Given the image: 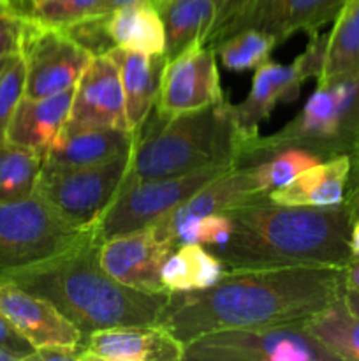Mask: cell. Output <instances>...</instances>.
Returning <instances> with one entry per match:
<instances>
[{"label": "cell", "instance_id": "cell-7", "mask_svg": "<svg viewBox=\"0 0 359 361\" xmlns=\"http://www.w3.org/2000/svg\"><path fill=\"white\" fill-rule=\"evenodd\" d=\"M187 361H336L306 321L211 331L183 345Z\"/></svg>", "mask_w": 359, "mask_h": 361}, {"label": "cell", "instance_id": "cell-14", "mask_svg": "<svg viewBox=\"0 0 359 361\" xmlns=\"http://www.w3.org/2000/svg\"><path fill=\"white\" fill-rule=\"evenodd\" d=\"M183 344L162 324H132L84 337L77 361H180Z\"/></svg>", "mask_w": 359, "mask_h": 361}, {"label": "cell", "instance_id": "cell-35", "mask_svg": "<svg viewBox=\"0 0 359 361\" xmlns=\"http://www.w3.org/2000/svg\"><path fill=\"white\" fill-rule=\"evenodd\" d=\"M0 349L13 355L16 361H30L35 353L34 345L14 328L2 310H0Z\"/></svg>", "mask_w": 359, "mask_h": 361}, {"label": "cell", "instance_id": "cell-26", "mask_svg": "<svg viewBox=\"0 0 359 361\" xmlns=\"http://www.w3.org/2000/svg\"><path fill=\"white\" fill-rule=\"evenodd\" d=\"M42 164V152L0 137V203L34 196Z\"/></svg>", "mask_w": 359, "mask_h": 361}, {"label": "cell", "instance_id": "cell-6", "mask_svg": "<svg viewBox=\"0 0 359 361\" xmlns=\"http://www.w3.org/2000/svg\"><path fill=\"white\" fill-rule=\"evenodd\" d=\"M94 236V228L70 224L37 192L0 203V282L70 252Z\"/></svg>", "mask_w": 359, "mask_h": 361}, {"label": "cell", "instance_id": "cell-29", "mask_svg": "<svg viewBox=\"0 0 359 361\" xmlns=\"http://www.w3.org/2000/svg\"><path fill=\"white\" fill-rule=\"evenodd\" d=\"M278 39L259 28H241L213 46L222 67L231 73L256 71L267 62Z\"/></svg>", "mask_w": 359, "mask_h": 361}, {"label": "cell", "instance_id": "cell-8", "mask_svg": "<svg viewBox=\"0 0 359 361\" xmlns=\"http://www.w3.org/2000/svg\"><path fill=\"white\" fill-rule=\"evenodd\" d=\"M232 168H238V164L208 166L169 178L122 183L115 200L95 222V240L102 243L113 236L157 224L189 197L199 192L206 183L231 171Z\"/></svg>", "mask_w": 359, "mask_h": 361}, {"label": "cell", "instance_id": "cell-45", "mask_svg": "<svg viewBox=\"0 0 359 361\" xmlns=\"http://www.w3.org/2000/svg\"><path fill=\"white\" fill-rule=\"evenodd\" d=\"M0 361H16V358H14L13 355H9V353H6L0 349Z\"/></svg>", "mask_w": 359, "mask_h": 361}, {"label": "cell", "instance_id": "cell-13", "mask_svg": "<svg viewBox=\"0 0 359 361\" xmlns=\"http://www.w3.org/2000/svg\"><path fill=\"white\" fill-rule=\"evenodd\" d=\"M345 2L347 0H252L211 46L241 28H259L275 35L278 42L298 32L313 35L334 21Z\"/></svg>", "mask_w": 359, "mask_h": 361}, {"label": "cell", "instance_id": "cell-37", "mask_svg": "<svg viewBox=\"0 0 359 361\" xmlns=\"http://www.w3.org/2000/svg\"><path fill=\"white\" fill-rule=\"evenodd\" d=\"M81 345H46L35 349L30 361H77Z\"/></svg>", "mask_w": 359, "mask_h": 361}, {"label": "cell", "instance_id": "cell-20", "mask_svg": "<svg viewBox=\"0 0 359 361\" xmlns=\"http://www.w3.org/2000/svg\"><path fill=\"white\" fill-rule=\"evenodd\" d=\"M351 168V155L324 159L296 175L289 183L271 190L267 197L275 203L296 207H340L345 203Z\"/></svg>", "mask_w": 359, "mask_h": 361}, {"label": "cell", "instance_id": "cell-10", "mask_svg": "<svg viewBox=\"0 0 359 361\" xmlns=\"http://www.w3.org/2000/svg\"><path fill=\"white\" fill-rule=\"evenodd\" d=\"M20 55L25 62V97L39 99L76 87L92 55L62 28L23 18Z\"/></svg>", "mask_w": 359, "mask_h": 361}, {"label": "cell", "instance_id": "cell-4", "mask_svg": "<svg viewBox=\"0 0 359 361\" xmlns=\"http://www.w3.org/2000/svg\"><path fill=\"white\" fill-rule=\"evenodd\" d=\"M259 136H248L239 127L234 106L227 101L171 118L153 115V123L136 130L122 183L169 178L217 164L239 166Z\"/></svg>", "mask_w": 359, "mask_h": 361}, {"label": "cell", "instance_id": "cell-23", "mask_svg": "<svg viewBox=\"0 0 359 361\" xmlns=\"http://www.w3.org/2000/svg\"><path fill=\"white\" fill-rule=\"evenodd\" d=\"M155 7L164 23L168 60L192 46L208 44L217 21L213 0H160Z\"/></svg>", "mask_w": 359, "mask_h": 361}, {"label": "cell", "instance_id": "cell-30", "mask_svg": "<svg viewBox=\"0 0 359 361\" xmlns=\"http://www.w3.org/2000/svg\"><path fill=\"white\" fill-rule=\"evenodd\" d=\"M324 159L301 147H282L257 154L246 166H252L260 189L266 194L291 182L296 175L319 164Z\"/></svg>", "mask_w": 359, "mask_h": 361}, {"label": "cell", "instance_id": "cell-31", "mask_svg": "<svg viewBox=\"0 0 359 361\" xmlns=\"http://www.w3.org/2000/svg\"><path fill=\"white\" fill-rule=\"evenodd\" d=\"M102 0H9L7 6L18 16L48 27L67 23L97 13Z\"/></svg>", "mask_w": 359, "mask_h": 361}, {"label": "cell", "instance_id": "cell-1", "mask_svg": "<svg viewBox=\"0 0 359 361\" xmlns=\"http://www.w3.org/2000/svg\"><path fill=\"white\" fill-rule=\"evenodd\" d=\"M345 268L227 270L211 288L169 295L158 324L185 345L211 331L308 321L344 296Z\"/></svg>", "mask_w": 359, "mask_h": 361}, {"label": "cell", "instance_id": "cell-46", "mask_svg": "<svg viewBox=\"0 0 359 361\" xmlns=\"http://www.w3.org/2000/svg\"><path fill=\"white\" fill-rule=\"evenodd\" d=\"M9 2V0H0V4H7Z\"/></svg>", "mask_w": 359, "mask_h": 361}, {"label": "cell", "instance_id": "cell-18", "mask_svg": "<svg viewBox=\"0 0 359 361\" xmlns=\"http://www.w3.org/2000/svg\"><path fill=\"white\" fill-rule=\"evenodd\" d=\"M306 80H310V73L299 55L289 66L267 60L257 67L248 95L238 104H232L239 127L248 136H259L260 122L266 120L280 102L289 104L298 101Z\"/></svg>", "mask_w": 359, "mask_h": 361}, {"label": "cell", "instance_id": "cell-27", "mask_svg": "<svg viewBox=\"0 0 359 361\" xmlns=\"http://www.w3.org/2000/svg\"><path fill=\"white\" fill-rule=\"evenodd\" d=\"M359 67V0H347L326 34L322 73L319 80Z\"/></svg>", "mask_w": 359, "mask_h": 361}, {"label": "cell", "instance_id": "cell-24", "mask_svg": "<svg viewBox=\"0 0 359 361\" xmlns=\"http://www.w3.org/2000/svg\"><path fill=\"white\" fill-rule=\"evenodd\" d=\"M220 257L201 243H178L162 264L160 281L168 295L211 288L225 275Z\"/></svg>", "mask_w": 359, "mask_h": 361}, {"label": "cell", "instance_id": "cell-12", "mask_svg": "<svg viewBox=\"0 0 359 361\" xmlns=\"http://www.w3.org/2000/svg\"><path fill=\"white\" fill-rule=\"evenodd\" d=\"M175 250L157 236L151 226L113 236L99 245V263L106 274L127 288L143 293H165L162 288V264Z\"/></svg>", "mask_w": 359, "mask_h": 361}, {"label": "cell", "instance_id": "cell-3", "mask_svg": "<svg viewBox=\"0 0 359 361\" xmlns=\"http://www.w3.org/2000/svg\"><path fill=\"white\" fill-rule=\"evenodd\" d=\"M95 236L77 249L14 275L9 282L48 300L67 321L88 337L106 328L158 324L168 293L127 288L99 263Z\"/></svg>", "mask_w": 359, "mask_h": 361}, {"label": "cell", "instance_id": "cell-42", "mask_svg": "<svg viewBox=\"0 0 359 361\" xmlns=\"http://www.w3.org/2000/svg\"><path fill=\"white\" fill-rule=\"evenodd\" d=\"M348 243H351L352 257H359V219L352 221L351 238H348Z\"/></svg>", "mask_w": 359, "mask_h": 361}, {"label": "cell", "instance_id": "cell-28", "mask_svg": "<svg viewBox=\"0 0 359 361\" xmlns=\"http://www.w3.org/2000/svg\"><path fill=\"white\" fill-rule=\"evenodd\" d=\"M306 328L338 360L359 361V316L347 309L344 296L310 317Z\"/></svg>", "mask_w": 359, "mask_h": 361}, {"label": "cell", "instance_id": "cell-5", "mask_svg": "<svg viewBox=\"0 0 359 361\" xmlns=\"http://www.w3.org/2000/svg\"><path fill=\"white\" fill-rule=\"evenodd\" d=\"M359 140V67L317 80L301 111L271 136H259L241 164L257 154L282 147H301L322 159L352 155Z\"/></svg>", "mask_w": 359, "mask_h": 361}, {"label": "cell", "instance_id": "cell-33", "mask_svg": "<svg viewBox=\"0 0 359 361\" xmlns=\"http://www.w3.org/2000/svg\"><path fill=\"white\" fill-rule=\"evenodd\" d=\"M25 95V62L18 53L0 76V137H6L11 118Z\"/></svg>", "mask_w": 359, "mask_h": 361}, {"label": "cell", "instance_id": "cell-19", "mask_svg": "<svg viewBox=\"0 0 359 361\" xmlns=\"http://www.w3.org/2000/svg\"><path fill=\"white\" fill-rule=\"evenodd\" d=\"M136 133L118 127L77 126L65 122L44 154V162L56 166H94L129 154Z\"/></svg>", "mask_w": 359, "mask_h": 361}, {"label": "cell", "instance_id": "cell-9", "mask_svg": "<svg viewBox=\"0 0 359 361\" xmlns=\"http://www.w3.org/2000/svg\"><path fill=\"white\" fill-rule=\"evenodd\" d=\"M132 152L94 166L42 164L35 192L77 228H94L122 187Z\"/></svg>", "mask_w": 359, "mask_h": 361}, {"label": "cell", "instance_id": "cell-40", "mask_svg": "<svg viewBox=\"0 0 359 361\" xmlns=\"http://www.w3.org/2000/svg\"><path fill=\"white\" fill-rule=\"evenodd\" d=\"M351 162H352V168H351V178H348V185H347V194L348 192H354V190L359 189V140L358 145H355L354 152L351 155ZM345 194V196H347Z\"/></svg>", "mask_w": 359, "mask_h": 361}, {"label": "cell", "instance_id": "cell-15", "mask_svg": "<svg viewBox=\"0 0 359 361\" xmlns=\"http://www.w3.org/2000/svg\"><path fill=\"white\" fill-rule=\"evenodd\" d=\"M67 122L130 130L118 66L111 55L92 56L74 88L73 106Z\"/></svg>", "mask_w": 359, "mask_h": 361}, {"label": "cell", "instance_id": "cell-44", "mask_svg": "<svg viewBox=\"0 0 359 361\" xmlns=\"http://www.w3.org/2000/svg\"><path fill=\"white\" fill-rule=\"evenodd\" d=\"M16 55H18V53H13V55H7V56H4V59H0V76H2L4 71L9 67V63L13 62L14 56H16Z\"/></svg>", "mask_w": 359, "mask_h": 361}, {"label": "cell", "instance_id": "cell-39", "mask_svg": "<svg viewBox=\"0 0 359 361\" xmlns=\"http://www.w3.org/2000/svg\"><path fill=\"white\" fill-rule=\"evenodd\" d=\"M345 291H359V257L345 268Z\"/></svg>", "mask_w": 359, "mask_h": 361}, {"label": "cell", "instance_id": "cell-16", "mask_svg": "<svg viewBox=\"0 0 359 361\" xmlns=\"http://www.w3.org/2000/svg\"><path fill=\"white\" fill-rule=\"evenodd\" d=\"M264 196L267 194L260 189L252 166H238L206 183L199 192L189 197L151 228L158 238L176 247V231L187 222L197 221L204 215L231 210Z\"/></svg>", "mask_w": 359, "mask_h": 361}, {"label": "cell", "instance_id": "cell-17", "mask_svg": "<svg viewBox=\"0 0 359 361\" xmlns=\"http://www.w3.org/2000/svg\"><path fill=\"white\" fill-rule=\"evenodd\" d=\"M0 310L35 349L46 345H83V334L48 300L14 282H0Z\"/></svg>", "mask_w": 359, "mask_h": 361}, {"label": "cell", "instance_id": "cell-36", "mask_svg": "<svg viewBox=\"0 0 359 361\" xmlns=\"http://www.w3.org/2000/svg\"><path fill=\"white\" fill-rule=\"evenodd\" d=\"M213 2L215 6H217V21H215L213 32H211L210 39H208V46H211L217 41L218 35L224 32V28L227 27L234 18H238L252 0H213Z\"/></svg>", "mask_w": 359, "mask_h": 361}, {"label": "cell", "instance_id": "cell-43", "mask_svg": "<svg viewBox=\"0 0 359 361\" xmlns=\"http://www.w3.org/2000/svg\"><path fill=\"white\" fill-rule=\"evenodd\" d=\"M344 302L352 314L359 316V291H345Z\"/></svg>", "mask_w": 359, "mask_h": 361}, {"label": "cell", "instance_id": "cell-2", "mask_svg": "<svg viewBox=\"0 0 359 361\" xmlns=\"http://www.w3.org/2000/svg\"><path fill=\"white\" fill-rule=\"evenodd\" d=\"M231 238L211 249L227 270L338 267L354 259L352 217L344 204L331 208L280 204L264 196L225 210Z\"/></svg>", "mask_w": 359, "mask_h": 361}, {"label": "cell", "instance_id": "cell-21", "mask_svg": "<svg viewBox=\"0 0 359 361\" xmlns=\"http://www.w3.org/2000/svg\"><path fill=\"white\" fill-rule=\"evenodd\" d=\"M74 88L39 99L23 95L6 130V140L46 154L69 120Z\"/></svg>", "mask_w": 359, "mask_h": 361}, {"label": "cell", "instance_id": "cell-41", "mask_svg": "<svg viewBox=\"0 0 359 361\" xmlns=\"http://www.w3.org/2000/svg\"><path fill=\"white\" fill-rule=\"evenodd\" d=\"M345 207L351 212L352 221L359 219V189L354 190V192H348L347 196H345Z\"/></svg>", "mask_w": 359, "mask_h": 361}, {"label": "cell", "instance_id": "cell-32", "mask_svg": "<svg viewBox=\"0 0 359 361\" xmlns=\"http://www.w3.org/2000/svg\"><path fill=\"white\" fill-rule=\"evenodd\" d=\"M58 28L92 56L109 55L116 48L109 32V13L88 14Z\"/></svg>", "mask_w": 359, "mask_h": 361}, {"label": "cell", "instance_id": "cell-11", "mask_svg": "<svg viewBox=\"0 0 359 361\" xmlns=\"http://www.w3.org/2000/svg\"><path fill=\"white\" fill-rule=\"evenodd\" d=\"M225 101L213 46L197 44L168 60L155 102L157 118H171Z\"/></svg>", "mask_w": 359, "mask_h": 361}, {"label": "cell", "instance_id": "cell-25", "mask_svg": "<svg viewBox=\"0 0 359 361\" xmlns=\"http://www.w3.org/2000/svg\"><path fill=\"white\" fill-rule=\"evenodd\" d=\"M109 32L116 48L165 55V30L157 7L132 4L109 13Z\"/></svg>", "mask_w": 359, "mask_h": 361}, {"label": "cell", "instance_id": "cell-22", "mask_svg": "<svg viewBox=\"0 0 359 361\" xmlns=\"http://www.w3.org/2000/svg\"><path fill=\"white\" fill-rule=\"evenodd\" d=\"M109 55L118 66L129 129L136 133L153 111L168 56L127 51L122 48H115Z\"/></svg>", "mask_w": 359, "mask_h": 361}, {"label": "cell", "instance_id": "cell-38", "mask_svg": "<svg viewBox=\"0 0 359 361\" xmlns=\"http://www.w3.org/2000/svg\"><path fill=\"white\" fill-rule=\"evenodd\" d=\"M160 0H102L97 7V13H111V11L118 9V7L132 6V4H151L157 6Z\"/></svg>", "mask_w": 359, "mask_h": 361}, {"label": "cell", "instance_id": "cell-34", "mask_svg": "<svg viewBox=\"0 0 359 361\" xmlns=\"http://www.w3.org/2000/svg\"><path fill=\"white\" fill-rule=\"evenodd\" d=\"M23 18L14 14L7 4H0V59L20 53Z\"/></svg>", "mask_w": 359, "mask_h": 361}]
</instances>
